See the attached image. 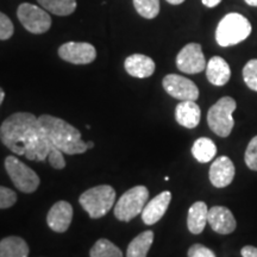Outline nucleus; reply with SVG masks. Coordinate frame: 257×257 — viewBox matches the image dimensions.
Returning <instances> with one entry per match:
<instances>
[{
	"instance_id": "obj_1",
	"label": "nucleus",
	"mask_w": 257,
	"mask_h": 257,
	"mask_svg": "<svg viewBox=\"0 0 257 257\" xmlns=\"http://www.w3.org/2000/svg\"><path fill=\"white\" fill-rule=\"evenodd\" d=\"M0 140L16 155L38 162L48 159L54 148L42 131L38 117L29 112H17L6 118L0 126Z\"/></svg>"
},
{
	"instance_id": "obj_2",
	"label": "nucleus",
	"mask_w": 257,
	"mask_h": 257,
	"mask_svg": "<svg viewBox=\"0 0 257 257\" xmlns=\"http://www.w3.org/2000/svg\"><path fill=\"white\" fill-rule=\"evenodd\" d=\"M38 123L51 144L61 152L68 155L87 152V142H83L80 131L66 120L50 114H42L38 117Z\"/></svg>"
},
{
	"instance_id": "obj_3",
	"label": "nucleus",
	"mask_w": 257,
	"mask_h": 257,
	"mask_svg": "<svg viewBox=\"0 0 257 257\" xmlns=\"http://www.w3.org/2000/svg\"><path fill=\"white\" fill-rule=\"evenodd\" d=\"M251 24L243 15L231 12L223 17L218 24L216 41L223 48L236 46L245 41L251 34Z\"/></svg>"
},
{
	"instance_id": "obj_4",
	"label": "nucleus",
	"mask_w": 257,
	"mask_h": 257,
	"mask_svg": "<svg viewBox=\"0 0 257 257\" xmlns=\"http://www.w3.org/2000/svg\"><path fill=\"white\" fill-rule=\"evenodd\" d=\"M115 201V191L108 185L95 186L80 195L79 202L92 219L106 216Z\"/></svg>"
},
{
	"instance_id": "obj_5",
	"label": "nucleus",
	"mask_w": 257,
	"mask_h": 257,
	"mask_svg": "<svg viewBox=\"0 0 257 257\" xmlns=\"http://www.w3.org/2000/svg\"><path fill=\"white\" fill-rule=\"evenodd\" d=\"M236 108L237 102L231 96H223L212 105L207 112V124L212 133L219 137L230 136L234 126L232 113Z\"/></svg>"
},
{
	"instance_id": "obj_6",
	"label": "nucleus",
	"mask_w": 257,
	"mask_h": 257,
	"mask_svg": "<svg viewBox=\"0 0 257 257\" xmlns=\"http://www.w3.org/2000/svg\"><path fill=\"white\" fill-rule=\"evenodd\" d=\"M149 199V191L146 186H136L128 189L119 198L114 206V216L120 221H130L142 213Z\"/></svg>"
},
{
	"instance_id": "obj_7",
	"label": "nucleus",
	"mask_w": 257,
	"mask_h": 257,
	"mask_svg": "<svg viewBox=\"0 0 257 257\" xmlns=\"http://www.w3.org/2000/svg\"><path fill=\"white\" fill-rule=\"evenodd\" d=\"M5 169L18 191L29 194L34 193L40 186L41 180L36 173L16 156L6 157Z\"/></svg>"
},
{
	"instance_id": "obj_8",
	"label": "nucleus",
	"mask_w": 257,
	"mask_h": 257,
	"mask_svg": "<svg viewBox=\"0 0 257 257\" xmlns=\"http://www.w3.org/2000/svg\"><path fill=\"white\" fill-rule=\"evenodd\" d=\"M17 16L21 24L31 34H44L51 27V18L47 10L38 8L34 4L23 3L19 5Z\"/></svg>"
},
{
	"instance_id": "obj_9",
	"label": "nucleus",
	"mask_w": 257,
	"mask_h": 257,
	"mask_svg": "<svg viewBox=\"0 0 257 257\" xmlns=\"http://www.w3.org/2000/svg\"><path fill=\"white\" fill-rule=\"evenodd\" d=\"M162 86L170 96L180 101H195L199 98V88L192 80L178 74H168L163 78Z\"/></svg>"
},
{
	"instance_id": "obj_10",
	"label": "nucleus",
	"mask_w": 257,
	"mask_h": 257,
	"mask_svg": "<svg viewBox=\"0 0 257 257\" xmlns=\"http://www.w3.org/2000/svg\"><path fill=\"white\" fill-rule=\"evenodd\" d=\"M206 60L199 43H188L176 56V66L186 74H198L206 69Z\"/></svg>"
},
{
	"instance_id": "obj_11",
	"label": "nucleus",
	"mask_w": 257,
	"mask_h": 257,
	"mask_svg": "<svg viewBox=\"0 0 257 257\" xmlns=\"http://www.w3.org/2000/svg\"><path fill=\"white\" fill-rule=\"evenodd\" d=\"M59 56L73 64H88L95 60L96 50L86 42H68L59 48Z\"/></svg>"
},
{
	"instance_id": "obj_12",
	"label": "nucleus",
	"mask_w": 257,
	"mask_h": 257,
	"mask_svg": "<svg viewBox=\"0 0 257 257\" xmlns=\"http://www.w3.org/2000/svg\"><path fill=\"white\" fill-rule=\"evenodd\" d=\"M236 169L233 162L227 156H220L214 160L210 167L208 178L211 184L217 188L227 187L233 181Z\"/></svg>"
},
{
	"instance_id": "obj_13",
	"label": "nucleus",
	"mask_w": 257,
	"mask_h": 257,
	"mask_svg": "<svg viewBox=\"0 0 257 257\" xmlns=\"http://www.w3.org/2000/svg\"><path fill=\"white\" fill-rule=\"evenodd\" d=\"M73 219V207L68 201H57L47 214V224L55 232L62 233L69 229Z\"/></svg>"
},
{
	"instance_id": "obj_14",
	"label": "nucleus",
	"mask_w": 257,
	"mask_h": 257,
	"mask_svg": "<svg viewBox=\"0 0 257 257\" xmlns=\"http://www.w3.org/2000/svg\"><path fill=\"white\" fill-rule=\"evenodd\" d=\"M208 224L214 232L219 234L232 233L237 227L236 218L225 206H213L208 210Z\"/></svg>"
},
{
	"instance_id": "obj_15",
	"label": "nucleus",
	"mask_w": 257,
	"mask_h": 257,
	"mask_svg": "<svg viewBox=\"0 0 257 257\" xmlns=\"http://www.w3.org/2000/svg\"><path fill=\"white\" fill-rule=\"evenodd\" d=\"M170 201H172V193L165 191L147 202L142 211L143 223L146 225H154L160 221L168 210Z\"/></svg>"
},
{
	"instance_id": "obj_16",
	"label": "nucleus",
	"mask_w": 257,
	"mask_h": 257,
	"mask_svg": "<svg viewBox=\"0 0 257 257\" xmlns=\"http://www.w3.org/2000/svg\"><path fill=\"white\" fill-rule=\"evenodd\" d=\"M155 62L152 57L134 54L126 57L124 62V68L128 75L138 79H146L152 76L155 72Z\"/></svg>"
},
{
	"instance_id": "obj_17",
	"label": "nucleus",
	"mask_w": 257,
	"mask_h": 257,
	"mask_svg": "<svg viewBox=\"0 0 257 257\" xmlns=\"http://www.w3.org/2000/svg\"><path fill=\"white\" fill-rule=\"evenodd\" d=\"M201 111L195 101H180L175 107V119L181 126L187 128L197 127L200 123Z\"/></svg>"
},
{
	"instance_id": "obj_18",
	"label": "nucleus",
	"mask_w": 257,
	"mask_h": 257,
	"mask_svg": "<svg viewBox=\"0 0 257 257\" xmlns=\"http://www.w3.org/2000/svg\"><path fill=\"white\" fill-rule=\"evenodd\" d=\"M207 80L214 86H224L231 78L229 63L220 56L211 57L206 64Z\"/></svg>"
},
{
	"instance_id": "obj_19",
	"label": "nucleus",
	"mask_w": 257,
	"mask_h": 257,
	"mask_svg": "<svg viewBox=\"0 0 257 257\" xmlns=\"http://www.w3.org/2000/svg\"><path fill=\"white\" fill-rule=\"evenodd\" d=\"M208 219L206 202L197 201L189 207L187 216V227L193 234H200L204 231Z\"/></svg>"
},
{
	"instance_id": "obj_20",
	"label": "nucleus",
	"mask_w": 257,
	"mask_h": 257,
	"mask_svg": "<svg viewBox=\"0 0 257 257\" xmlns=\"http://www.w3.org/2000/svg\"><path fill=\"white\" fill-rule=\"evenodd\" d=\"M29 245L23 238L10 236L0 240V257H28Z\"/></svg>"
},
{
	"instance_id": "obj_21",
	"label": "nucleus",
	"mask_w": 257,
	"mask_h": 257,
	"mask_svg": "<svg viewBox=\"0 0 257 257\" xmlns=\"http://www.w3.org/2000/svg\"><path fill=\"white\" fill-rule=\"evenodd\" d=\"M154 242L153 231H144L131 240L126 250V257H147Z\"/></svg>"
},
{
	"instance_id": "obj_22",
	"label": "nucleus",
	"mask_w": 257,
	"mask_h": 257,
	"mask_svg": "<svg viewBox=\"0 0 257 257\" xmlns=\"http://www.w3.org/2000/svg\"><path fill=\"white\" fill-rule=\"evenodd\" d=\"M192 155L198 162L207 163L216 157L217 147L211 138L200 137L193 144Z\"/></svg>"
},
{
	"instance_id": "obj_23",
	"label": "nucleus",
	"mask_w": 257,
	"mask_h": 257,
	"mask_svg": "<svg viewBox=\"0 0 257 257\" xmlns=\"http://www.w3.org/2000/svg\"><path fill=\"white\" fill-rule=\"evenodd\" d=\"M47 11L56 16H69L76 9V0H37Z\"/></svg>"
},
{
	"instance_id": "obj_24",
	"label": "nucleus",
	"mask_w": 257,
	"mask_h": 257,
	"mask_svg": "<svg viewBox=\"0 0 257 257\" xmlns=\"http://www.w3.org/2000/svg\"><path fill=\"white\" fill-rule=\"evenodd\" d=\"M91 257H123V252L114 245L111 240L106 238H100L95 242L92 249L89 250Z\"/></svg>"
},
{
	"instance_id": "obj_25",
	"label": "nucleus",
	"mask_w": 257,
	"mask_h": 257,
	"mask_svg": "<svg viewBox=\"0 0 257 257\" xmlns=\"http://www.w3.org/2000/svg\"><path fill=\"white\" fill-rule=\"evenodd\" d=\"M134 6L146 19H154L160 14V0H134Z\"/></svg>"
},
{
	"instance_id": "obj_26",
	"label": "nucleus",
	"mask_w": 257,
	"mask_h": 257,
	"mask_svg": "<svg viewBox=\"0 0 257 257\" xmlns=\"http://www.w3.org/2000/svg\"><path fill=\"white\" fill-rule=\"evenodd\" d=\"M243 80L251 91L257 92V59L248 61L244 66Z\"/></svg>"
},
{
	"instance_id": "obj_27",
	"label": "nucleus",
	"mask_w": 257,
	"mask_h": 257,
	"mask_svg": "<svg viewBox=\"0 0 257 257\" xmlns=\"http://www.w3.org/2000/svg\"><path fill=\"white\" fill-rule=\"evenodd\" d=\"M244 162L249 169L257 172V136L252 137L244 154Z\"/></svg>"
},
{
	"instance_id": "obj_28",
	"label": "nucleus",
	"mask_w": 257,
	"mask_h": 257,
	"mask_svg": "<svg viewBox=\"0 0 257 257\" xmlns=\"http://www.w3.org/2000/svg\"><path fill=\"white\" fill-rule=\"evenodd\" d=\"M15 28L12 24L11 19L3 12H0V40L6 41L10 40L14 35Z\"/></svg>"
},
{
	"instance_id": "obj_29",
	"label": "nucleus",
	"mask_w": 257,
	"mask_h": 257,
	"mask_svg": "<svg viewBox=\"0 0 257 257\" xmlns=\"http://www.w3.org/2000/svg\"><path fill=\"white\" fill-rule=\"evenodd\" d=\"M17 201L16 193L8 187L0 186V208H9L14 206Z\"/></svg>"
},
{
	"instance_id": "obj_30",
	"label": "nucleus",
	"mask_w": 257,
	"mask_h": 257,
	"mask_svg": "<svg viewBox=\"0 0 257 257\" xmlns=\"http://www.w3.org/2000/svg\"><path fill=\"white\" fill-rule=\"evenodd\" d=\"M63 152H61L60 149H57L56 147H54L51 149V152L48 156V160H49L50 166L55 169H63L66 167V161H64L63 157Z\"/></svg>"
},
{
	"instance_id": "obj_31",
	"label": "nucleus",
	"mask_w": 257,
	"mask_h": 257,
	"mask_svg": "<svg viewBox=\"0 0 257 257\" xmlns=\"http://www.w3.org/2000/svg\"><path fill=\"white\" fill-rule=\"evenodd\" d=\"M188 257H217L216 253L202 244H193L187 252Z\"/></svg>"
},
{
	"instance_id": "obj_32",
	"label": "nucleus",
	"mask_w": 257,
	"mask_h": 257,
	"mask_svg": "<svg viewBox=\"0 0 257 257\" xmlns=\"http://www.w3.org/2000/svg\"><path fill=\"white\" fill-rule=\"evenodd\" d=\"M242 257H257V248L252 245H245L240 250Z\"/></svg>"
},
{
	"instance_id": "obj_33",
	"label": "nucleus",
	"mask_w": 257,
	"mask_h": 257,
	"mask_svg": "<svg viewBox=\"0 0 257 257\" xmlns=\"http://www.w3.org/2000/svg\"><path fill=\"white\" fill-rule=\"evenodd\" d=\"M201 3L204 4L206 8H216L217 5H219L221 3V0H201Z\"/></svg>"
},
{
	"instance_id": "obj_34",
	"label": "nucleus",
	"mask_w": 257,
	"mask_h": 257,
	"mask_svg": "<svg viewBox=\"0 0 257 257\" xmlns=\"http://www.w3.org/2000/svg\"><path fill=\"white\" fill-rule=\"evenodd\" d=\"M167 2H168L169 4H172V5H180V4H182L185 0H167Z\"/></svg>"
},
{
	"instance_id": "obj_35",
	"label": "nucleus",
	"mask_w": 257,
	"mask_h": 257,
	"mask_svg": "<svg viewBox=\"0 0 257 257\" xmlns=\"http://www.w3.org/2000/svg\"><path fill=\"white\" fill-rule=\"evenodd\" d=\"M244 2L250 6H255V8H257V0H244Z\"/></svg>"
},
{
	"instance_id": "obj_36",
	"label": "nucleus",
	"mask_w": 257,
	"mask_h": 257,
	"mask_svg": "<svg viewBox=\"0 0 257 257\" xmlns=\"http://www.w3.org/2000/svg\"><path fill=\"white\" fill-rule=\"evenodd\" d=\"M4 98H5V92L3 91V88H0V105H2L3 101H4Z\"/></svg>"
},
{
	"instance_id": "obj_37",
	"label": "nucleus",
	"mask_w": 257,
	"mask_h": 257,
	"mask_svg": "<svg viewBox=\"0 0 257 257\" xmlns=\"http://www.w3.org/2000/svg\"><path fill=\"white\" fill-rule=\"evenodd\" d=\"M87 147H88V149H91V148L94 147V143H93V142H87Z\"/></svg>"
}]
</instances>
